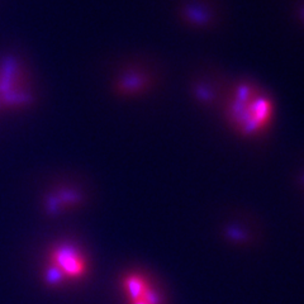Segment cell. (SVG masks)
<instances>
[{
  "instance_id": "cell-1",
  "label": "cell",
  "mask_w": 304,
  "mask_h": 304,
  "mask_svg": "<svg viewBox=\"0 0 304 304\" xmlns=\"http://www.w3.org/2000/svg\"><path fill=\"white\" fill-rule=\"evenodd\" d=\"M37 94L27 62L14 53L0 56V114L28 112L36 104Z\"/></svg>"
},
{
  "instance_id": "cell-2",
  "label": "cell",
  "mask_w": 304,
  "mask_h": 304,
  "mask_svg": "<svg viewBox=\"0 0 304 304\" xmlns=\"http://www.w3.org/2000/svg\"><path fill=\"white\" fill-rule=\"evenodd\" d=\"M232 120L245 133H255L265 127L271 115L268 99L248 88H241L232 103Z\"/></svg>"
},
{
  "instance_id": "cell-3",
  "label": "cell",
  "mask_w": 304,
  "mask_h": 304,
  "mask_svg": "<svg viewBox=\"0 0 304 304\" xmlns=\"http://www.w3.org/2000/svg\"><path fill=\"white\" fill-rule=\"evenodd\" d=\"M51 262L53 270L60 278H81L87 270V261L78 248L74 246L64 245L55 248L51 254Z\"/></svg>"
},
{
  "instance_id": "cell-4",
  "label": "cell",
  "mask_w": 304,
  "mask_h": 304,
  "mask_svg": "<svg viewBox=\"0 0 304 304\" xmlns=\"http://www.w3.org/2000/svg\"><path fill=\"white\" fill-rule=\"evenodd\" d=\"M123 290L128 298L129 303L147 296L154 290V287L141 274H129L123 278Z\"/></svg>"
},
{
  "instance_id": "cell-5",
  "label": "cell",
  "mask_w": 304,
  "mask_h": 304,
  "mask_svg": "<svg viewBox=\"0 0 304 304\" xmlns=\"http://www.w3.org/2000/svg\"><path fill=\"white\" fill-rule=\"evenodd\" d=\"M129 304H161V298H160V294L154 289L147 296L137 299L134 302H131Z\"/></svg>"
}]
</instances>
